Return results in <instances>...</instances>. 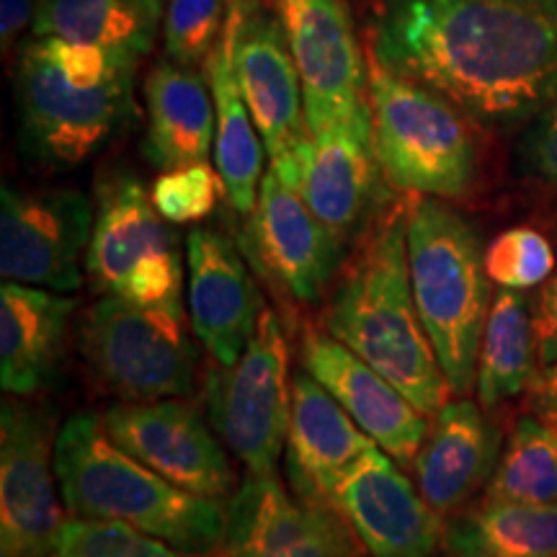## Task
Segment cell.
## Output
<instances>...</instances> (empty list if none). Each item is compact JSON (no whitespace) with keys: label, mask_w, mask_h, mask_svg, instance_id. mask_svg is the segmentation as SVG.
<instances>
[{"label":"cell","mask_w":557,"mask_h":557,"mask_svg":"<svg viewBox=\"0 0 557 557\" xmlns=\"http://www.w3.org/2000/svg\"><path fill=\"white\" fill-rule=\"evenodd\" d=\"M485 500L557 504V431L537 416H521L487 480Z\"/></svg>","instance_id":"cell-29"},{"label":"cell","mask_w":557,"mask_h":557,"mask_svg":"<svg viewBox=\"0 0 557 557\" xmlns=\"http://www.w3.org/2000/svg\"><path fill=\"white\" fill-rule=\"evenodd\" d=\"M299 359L382 451L400 468H413L429 434V416L416 403L329 331L305 329Z\"/></svg>","instance_id":"cell-20"},{"label":"cell","mask_w":557,"mask_h":557,"mask_svg":"<svg viewBox=\"0 0 557 557\" xmlns=\"http://www.w3.org/2000/svg\"><path fill=\"white\" fill-rule=\"evenodd\" d=\"M201 400L212 429L246 472L276 475L287 447L292 374L287 333L269 305L243 357L230 367L214 361L207 369Z\"/></svg>","instance_id":"cell-9"},{"label":"cell","mask_w":557,"mask_h":557,"mask_svg":"<svg viewBox=\"0 0 557 557\" xmlns=\"http://www.w3.org/2000/svg\"><path fill=\"white\" fill-rule=\"evenodd\" d=\"M447 557H557V504L483 500L444 534Z\"/></svg>","instance_id":"cell-28"},{"label":"cell","mask_w":557,"mask_h":557,"mask_svg":"<svg viewBox=\"0 0 557 557\" xmlns=\"http://www.w3.org/2000/svg\"><path fill=\"white\" fill-rule=\"evenodd\" d=\"M101 421L124 451L173 485L220 504L235 493L238 480L222 438L191 403H116Z\"/></svg>","instance_id":"cell-15"},{"label":"cell","mask_w":557,"mask_h":557,"mask_svg":"<svg viewBox=\"0 0 557 557\" xmlns=\"http://www.w3.org/2000/svg\"><path fill=\"white\" fill-rule=\"evenodd\" d=\"M527 410L557 431V361L537 369L527 387Z\"/></svg>","instance_id":"cell-36"},{"label":"cell","mask_w":557,"mask_h":557,"mask_svg":"<svg viewBox=\"0 0 557 557\" xmlns=\"http://www.w3.org/2000/svg\"><path fill=\"white\" fill-rule=\"evenodd\" d=\"M377 444L310 372L292 374L287 478L297 496L333 504L348 470Z\"/></svg>","instance_id":"cell-21"},{"label":"cell","mask_w":557,"mask_h":557,"mask_svg":"<svg viewBox=\"0 0 557 557\" xmlns=\"http://www.w3.org/2000/svg\"><path fill=\"white\" fill-rule=\"evenodd\" d=\"M475 227L447 199L413 194L408 263L413 297L449 393L468 398L491 312V278Z\"/></svg>","instance_id":"cell-5"},{"label":"cell","mask_w":557,"mask_h":557,"mask_svg":"<svg viewBox=\"0 0 557 557\" xmlns=\"http://www.w3.org/2000/svg\"><path fill=\"white\" fill-rule=\"evenodd\" d=\"M230 0H171L163 18V41L171 60L205 62L225 29Z\"/></svg>","instance_id":"cell-33"},{"label":"cell","mask_w":557,"mask_h":557,"mask_svg":"<svg viewBox=\"0 0 557 557\" xmlns=\"http://www.w3.org/2000/svg\"><path fill=\"white\" fill-rule=\"evenodd\" d=\"M500 457V436L483 406L457 398L434 416L413 459L416 485L442 517L457 513L491 480Z\"/></svg>","instance_id":"cell-23"},{"label":"cell","mask_w":557,"mask_h":557,"mask_svg":"<svg viewBox=\"0 0 557 557\" xmlns=\"http://www.w3.org/2000/svg\"><path fill=\"white\" fill-rule=\"evenodd\" d=\"M534 364H540V359L532 302L517 289L498 287L478 354L475 389L480 406L493 410L524 395L537 374Z\"/></svg>","instance_id":"cell-26"},{"label":"cell","mask_w":557,"mask_h":557,"mask_svg":"<svg viewBox=\"0 0 557 557\" xmlns=\"http://www.w3.org/2000/svg\"><path fill=\"white\" fill-rule=\"evenodd\" d=\"M73 297L29 284L0 287V387L5 395L32 398L58 380L65 359Z\"/></svg>","instance_id":"cell-22"},{"label":"cell","mask_w":557,"mask_h":557,"mask_svg":"<svg viewBox=\"0 0 557 557\" xmlns=\"http://www.w3.org/2000/svg\"><path fill=\"white\" fill-rule=\"evenodd\" d=\"M369 54L483 127L557 99V0H367Z\"/></svg>","instance_id":"cell-1"},{"label":"cell","mask_w":557,"mask_h":557,"mask_svg":"<svg viewBox=\"0 0 557 557\" xmlns=\"http://www.w3.org/2000/svg\"><path fill=\"white\" fill-rule=\"evenodd\" d=\"M297 163V191L346 250L357 246L393 199L374 148L369 103L348 120L308 135Z\"/></svg>","instance_id":"cell-14"},{"label":"cell","mask_w":557,"mask_h":557,"mask_svg":"<svg viewBox=\"0 0 557 557\" xmlns=\"http://www.w3.org/2000/svg\"><path fill=\"white\" fill-rule=\"evenodd\" d=\"M137 62V54L86 41H26L16 67L26 156L47 169H73L99 152L135 114Z\"/></svg>","instance_id":"cell-3"},{"label":"cell","mask_w":557,"mask_h":557,"mask_svg":"<svg viewBox=\"0 0 557 557\" xmlns=\"http://www.w3.org/2000/svg\"><path fill=\"white\" fill-rule=\"evenodd\" d=\"M37 18V0H3L0 3V39L3 50H9L18 41Z\"/></svg>","instance_id":"cell-37"},{"label":"cell","mask_w":557,"mask_h":557,"mask_svg":"<svg viewBox=\"0 0 557 557\" xmlns=\"http://www.w3.org/2000/svg\"><path fill=\"white\" fill-rule=\"evenodd\" d=\"M52 557H205L191 555L116 521L70 519L54 540Z\"/></svg>","instance_id":"cell-31"},{"label":"cell","mask_w":557,"mask_h":557,"mask_svg":"<svg viewBox=\"0 0 557 557\" xmlns=\"http://www.w3.org/2000/svg\"><path fill=\"white\" fill-rule=\"evenodd\" d=\"M96 207L73 189L0 191V274L52 292L81 289Z\"/></svg>","instance_id":"cell-12"},{"label":"cell","mask_w":557,"mask_h":557,"mask_svg":"<svg viewBox=\"0 0 557 557\" xmlns=\"http://www.w3.org/2000/svg\"><path fill=\"white\" fill-rule=\"evenodd\" d=\"M485 274L504 289L527 292L545 284L557 269V250L537 227H508L485 246Z\"/></svg>","instance_id":"cell-30"},{"label":"cell","mask_w":557,"mask_h":557,"mask_svg":"<svg viewBox=\"0 0 557 557\" xmlns=\"http://www.w3.org/2000/svg\"><path fill=\"white\" fill-rule=\"evenodd\" d=\"M54 470L75 519L127 524L191 555H212L220 547L225 506L152 472L109 436L94 410L73 413L60 426Z\"/></svg>","instance_id":"cell-4"},{"label":"cell","mask_w":557,"mask_h":557,"mask_svg":"<svg viewBox=\"0 0 557 557\" xmlns=\"http://www.w3.org/2000/svg\"><path fill=\"white\" fill-rule=\"evenodd\" d=\"M517 165L527 178L557 186V99L527 122L517 148Z\"/></svg>","instance_id":"cell-34"},{"label":"cell","mask_w":557,"mask_h":557,"mask_svg":"<svg viewBox=\"0 0 557 557\" xmlns=\"http://www.w3.org/2000/svg\"><path fill=\"white\" fill-rule=\"evenodd\" d=\"M225 191L220 171L209 163H191L163 171L152 184V205L171 225H194L214 212Z\"/></svg>","instance_id":"cell-32"},{"label":"cell","mask_w":557,"mask_h":557,"mask_svg":"<svg viewBox=\"0 0 557 557\" xmlns=\"http://www.w3.org/2000/svg\"><path fill=\"white\" fill-rule=\"evenodd\" d=\"M145 156L156 169L173 171L181 165L209 163L214 152V99L207 78L191 65L163 60L145 81Z\"/></svg>","instance_id":"cell-24"},{"label":"cell","mask_w":557,"mask_h":557,"mask_svg":"<svg viewBox=\"0 0 557 557\" xmlns=\"http://www.w3.org/2000/svg\"><path fill=\"white\" fill-rule=\"evenodd\" d=\"M240 248L284 295L302 305L318 302L346 261V248L336 235L274 169L263 173L259 201L246 218Z\"/></svg>","instance_id":"cell-16"},{"label":"cell","mask_w":557,"mask_h":557,"mask_svg":"<svg viewBox=\"0 0 557 557\" xmlns=\"http://www.w3.org/2000/svg\"><path fill=\"white\" fill-rule=\"evenodd\" d=\"M163 0H37L34 37L109 47L137 58L150 52Z\"/></svg>","instance_id":"cell-27"},{"label":"cell","mask_w":557,"mask_h":557,"mask_svg":"<svg viewBox=\"0 0 557 557\" xmlns=\"http://www.w3.org/2000/svg\"><path fill=\"white\" fill-rule=\"evenodd\" d=\"M295 58L308 132L329 129L364 109L369 54L348 0H267Z\"/></svg>","instance_id":"cell-13"},{"label":"cell","mask_w":557,"mask_h":557,"mask_svg":"<svg viewBox=\"0 0 557 557\" xmlns=\"http://www.w3.org/2000/svg\"><path fill=\"white\" fill-rule=\"evenodd\" d=\"M186 282L194 336L218 364H235L267 308L240 243L222 230L194 227L186 238Z\"/></svg>","instance_id":"cell-19"},{"label":"cell","mask_w":557,"mask_h":557,"mask_svg":"<svg viewBox=\"0 0 557 557\" xmlns=\"http://www.w3.org/2000/svg\"><path fill=\"white\" fill-rule=\"evenodd\" d=\"M534 331H537V359L540 367L557 361V269L542 284L534 302Z\"/></svg>","instance_id":"cell-35"},{"label":"cell","mask_w":557,"mask_h":557,"mask_svg":"<svg viewBox=\"0 0 557 557\" xmlns=\"http://www.w3.org/2000/svg\"><path fill=\"white\" fill-rule=\"evenodd\" d=\"M81 354L96 385L122 403L189 398L197 389L199 348L184 308L99 297L81 323Z\"/></svg>","instance_id":"cell-7"},{"label":"cell","mask_w":557,"mask_h":557,"mask_svg":"<svg viewBox=\"0 0 557 557\" xmlns=\"http://www.w3.org/2000/svg\"><path fill=\"white\" fill-rule=\"evenodd\" d=\"M367 99L374 148L395 191L459 199L475 186L478 143L472 120L455 103L380 65L372 54Z\"/></svg>","instance_id":"cell-6"},{"label":"cell","mask_w":557,"mask_h":557,"mask_svg":"<svg viewBox=\"0 0 557 557\" xmlns=\"http://www.w3.org/2000/svg\"><path fill=\"white\" fill-rule=\"evenodd\" d=\"M218 557H359L357 534L331 504L297 496L276 475H250L230 496Z\"/></svg>","instance_id":"cell-17"},{"label":"cell","mask_w":557,"mask_h":557,"mask_svg":"<svg viewBox=\"0 0 557 557\" xmlns=\"http://www.w3.org/2000/svg\"><path fill=\"white\" fill-rule=\"evenodd\" d=\"M58 421L9 395L0 408V557H52L62 524L54 470Z\"/></svg>","instance_id":"cell-10"},{"label":"cell","mask_w":557,"mask_h":557,"mask_svg":"<svg viewBox=\"0 0 557 557\" xmlns=\"http://www.w3.org/2000/svg\"><path fill=\"white\" fill-rule=\"evenodd\" d=\"M333 504L372 557H434L444 547L442 513L380 447L346 472Z\"/></svg>","instance_id":"cell-18"},{"label":"cell","mask_w":557,"mask_h":557,"mask_svg":"<svg viewBox=\"0 0 557 557\" xmlns=\"http://www.w3.org/2000/svg\"><path fill=\"white\" fill-rule=\"evenodd\" d=\"M94 207L86 253L90 289L145 308H184L178 240L143 181L127 171L107 173L99 181Z\"/></svg>","instance_id":"cell-8"},{"label":"cell","mask_w":557,"mask_h":557,"mask_svg":"<svg viewBox=\"0 0 557 557\" xmlns=\"http://www.w3.org/2000/svg\"><path fill=\"white\" fill-rule=\"evenodd\" d=\"M235 13L233 67L243 101L271 158V169L297 189V152L308 139L305 96L295 58L267 0H230Z\"/></svg>","instance_id":"cell-11"},{"label":"cell","mask_w":557,"mask_h":557,"mask_svg":"<svg viewBox=\"0 0 557 557\" xmlns=\"http://www.w3.org/2000/svg\"><path fill=\"white\" fill-rule=\"evenodd\" d=\"M410 201L413 194L389 199L346 256L323 325L434 418L451 393L410 284Z\"/></svg>","instance_id":"cell-2"},{"label":"cell","mask_w":557,"mask_h":557,"mask_svg":"<svg viewBox=\"0 0 557 557\" xmlns=\"http://www.w3.org/2000/svg\"><path fill=\"white\" fill-rule=\"evenodd\" d=\"M235 47V13L227 11L225 29L214 50L207 54L205 78L212 90L218 109V132H214V165H218L225 197L235 212L248 218L259 201L263 181V139L256 129L253 116L243 101L238 78L233 67Z\"/></svg>","instance_id":"cell-25"}]
</instances>
